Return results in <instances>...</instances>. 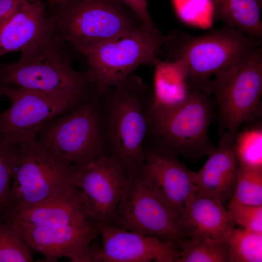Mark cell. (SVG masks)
Returning a JSON list of instances; mask_svg holds the SVG:
<instances>
[{
    "mask_svg": "<svg viewBox=\"0 0 262 262\" xmlns=\"http://www.w3.org/2000/svg\"><path fill=\"white\" fill-rule=\"evenodd\" d=\"M214 16L258 41L262 37V0H211Z\"/></svg>",
    "mask_w": 262,
    "mask_h": 262,
    "instance_id": "obj_21",
    "label": "cell"
},
{
    "mask_svg": "<svg viewBox=\"0 0 262 262\" xmlns=\"http://www.w3.org/2000/svg\"><path fill=\"white\" fill-rule=\"evenodd\" d=\"M217 108L219 145H232L242 125L262 115V46L231 76L204 87Z\"/></svg>",
    "mask_w": 262,
    "mask_h": 262,
    "instance_id": "obj_8",
    "label": "cell"
},
{
    "mask_svg": "<svg viewBox=\"0 0 262 262\" xmlns=\"http://www.w3.org/2000/svg\"><path fill=\"white\" fill-rule=\"evenodd\" d=\"M1 221L40 227H62L98 222L75 184L43 200L14 209Z\"/></svg>",
    "mask_w": 262,
    "mask_h": 262,
    "instance_id": "obj_16",
    "label": "cell"
},
{
    "mask_svg": "<svg viewBox=\"0 0 262 262\" xmlns=\"http://www.w3.org/2000/svg\"><path fill=\"white\" fill-rule=\"evenodd\" d=\"M215 108L211 94L193 87L180 105L148 115L150 133L157 143L189 160L208 156L216 147L208 133Z\"/></svg>",
    "mask_w": 262,
    "mask_h": 262,
    "instance_id": "obj_6",
    "label": "cell"
},
{
    "mask_svg": "<svg viewBox=\"0 0 262 262\" xmlns=\"http://www.w3.org/2000/svg\"><path fill=\"white\" fill-rule=\"evenodd\" d=\"M96 262H175L173 242L143 235L114 225H100Z\"/></svg>",
    "mask_w": 262,
    "mask_h": 262,
    "instance_id": "obj_15",
    "label": "cell"
},
{
    "mask_svg": "<svg viewBox=\"0 0 262 262\" xmlns=\"http://www.w3.org/2000/svg\"><path fill=\"white\" fill-rule=\"evenodd\" d=\"M196 172L197 193L223 203L232 195L238 164L232 145H218Z\"/></svg>",
    "mask_w": 262,
    "mask_h": 262,
    "instance_id": "obj_19",
    "label": "cell"
},
{
    "mask_svg": "<svg viewBox=\"0 0 262 262\" xmlns=\"http://www.w3.org/2000/svg\"><path fill=\"white\" fill-rule=\"evenodd\" d=\"M183 37L172 59L182 62L192 87L228 78L261 46V41L227 25L201 36Z\"/></svg>",
    "mask_w": 262,
    "mask_h": 262,
    "instance_id": "obj_3",
    "label": "cell"
},
{
    "mask_svg": "<svg viewBox=\"0 0 262 262\" xmlns=\"http://www.w3.org/2000/svg\"><path fill=\"white\" fill-rule=\"evenodd\" d=\"M18 145L0 140V220L6 213Z\"/></svg>",
    "mask_w": 262,
    "mask_h": 262,
    "instance_id": "obj_27",
    "label": "cell"
},
{
    "mask_svg": "<svg viewBox=\"0 0 262 262\" xmlns=\"http://www.w3.org/2000/svg\"><path fill=\"white\" fill-rule=\"evenodd\" d=\"M175 262H229L226 241L183 238L174 243Z\"/></svg>",
    "mask_w": 262,
    "mask_h": 262,
    "instance_id": "obj_23",
    "label": "cell"
},
{
    "mask_svg": "<svg viewBox=\"0 0 262 262\" xmlns=\"http://www.w3.org/2000/svg\"><path fill=\"white\" fill-rule=\"evenodd\" d=\"M239 131L232 146L240 168L262 171V124L260 119Z\"/></svg>",
    "mask_w": 262,
    "mask_h": 262,
    "instance_id": "obj_22",
    "label": "cell"
},
{
    "mask_svg": "<svg viewBox=\"0 0 262 262\" xmlns=\"http://www.w3.org/2000/svg\"><path fill=\"white\" fill-rule=\"evenodd\" d=\"M111 225L174 243L186 237L179 214L138 175L130 179Z\"/></svg>",
    "mask_w": 262,
    "mask_h": 262,
    "instance_id": "obj_11",
    "label": "cell"
},
{
    "mask_svg": "<svg viewBox=\"0 0 262 262\" xmlns=\"http://www.w3.org/2000/svg\"><path fill=\"white\" fill-rule=\"evenodd\" d=\"M32 250L47 262L66 257L72 262H96L100 243V224L91 221L62 227L12 224Z\"/></svg>",
    "mask_w": 262,
    "mask_h": 262,
    "instance_id": "obj_12",
    "label": "cell"
},
{
    "mask_svg": "<svg viewBox=\"0 0 262 262\" xmlns=\"http://www.w3.org/2000/svg\"><path fill=\"white\" fill-rule=\"evenodd\" d=\"M48 16L64 40L81 51L138 29V17L117 0H68Z\"/></svg>",
    "mask_w": 262,
    "mask_h": 262,
    "instance_id": "obj_4",
    "label": "cell"
},
{
    "mask_svg": "<svg viewBox=\"0 0 262 262\" xmlns=\"http://www.w3.org/2000/svg\"><path fill=\"white\" fill-rule=\"evenodd\" d=\"M74 168V183L96 219L100 225L112 224L130 179L108 154Z\"/></svg>",
    "mask_w": 262,
    "mask_h": 262,
    "instance_id": "obj_13",
    "label": "cell"
},
{
    "mask_svg": "<svg viewBox=\"0 0 262 262\" xmlns=\"http://www.w3.org/2000/svg\"><path fill=\"white\" fill-rule=\"evenodd\" d=\"M24 0H0V29Z\"/></svg>",
    "mask_w": 262,
    "mask_h": 262,
    "instance_id": "obj_31",
    "label": "cell"
},
{
    "mask_svg": "<svg viewBox=\"0 0 262 262\" xmlns=\"http://www.w3.org/2000/svg\"><path fill=\"white\" fill-rule=\"evenodd\" d=\"M29 0V1H32V0Z\"/></svg>",
    "mask_w": 262,
    "mask_h": 262,
    "instance_id": "obj_34",
    "label": "cell"
},
{
    "mask_svg": "<svg viewBox=\"0 0 262 262\" xmlns=\"http://www.w3.org/2000/svg\"><path fill=\"white\" fill-rule=\"evenodd\" d=\"M10 106L0 113V140L16 145L32 142L49 121L95 95L57 94L0 85Z\"/></svg>",
    "mask_w": 262,
    "mask_h": 262,
    "instance_id": "obj_10",
    "label": "cell"
},
{
    "mask_svg": "<svg viewBox=\"0 0 262 262\" xmlns=\"http://www.w3.org/2000/svg\"><path fill=\"white\" fill-rule=\"evenodd\" d=\"M175 36L164 35L158 29L142 25L128 35L81 50L98 94L103 96L127 80L139 66L152 64L162 46Z\"/></svg>",
    "mask_w": 262,
    "mask_h": 262,
    "instance_id": "obj_7",
    "label": "cell"
},
{
    "mask_svg": "<svg viewBox=\"0 0 262 262\" xmlns=\"http://www.w3.org/2000/svg\"><path fill=\"white\" fill-rule=\"evenodd\" d=\"M154 67L153 89L148 115L170 110L181 104L192 88L186 68L178 59L152 61Z\"/></svg>",
    "mask_w": 262,
    "mask_h": 262,
    "instance_id": "obj_20",
    "label": "cell"
},
{
    "mask_svg": "<svg viewBox=\"0 0 262 262\" xmlns=\"http://www.w3.org/2000/svg\"><path fill=\"white\" fill-rule=\"evenodd\" d=\"M58 33L41 0H23L0 29V58L46 41Z\"/></svg>",
    "mask_w": 262,
    "mask_h": 262,
    "instance_id": "obj_17",
    "label": "cell"
},
{
    "mask_svg": "<svg viewBox=\"0 0 262 262\" xmlns=\"http://www.w3.org/2000/svg\"><path fill=\"white\" fill-rule=\"evenodd\" d=\"M185 237L193 240L226 241L235 224L220 200L195 194L180 215Z\"/></svg>",
    "mask_w": 262,
    "mask_h": 262,
    "instance_id": "obj_18",
    "label": "cell"
},
{
    "mask_svg": "<svg viewBox=\"0 0 262 262\" xmlns=\"http://www.w3.org/2000/svg\"><path fill=\"white\" fill-rule=\"evenodd\" d=\"M2 97V95H1V94L0 93V98L1 97Z\"/></svg>",
    "mask_w": 262,
    "mask_h": 262,
    "instance_id": "obj_33",
    "label": "cell"
},
{
    "mask_svg": "<svg viewBox=\"0 0 262 262\" xmlns=\"http://www.w3.org/2000/svg\"><path fill=\"white\" fill-rule=\"evenodd\" d=\"M32 250L12 224L0 221V262H31Z\"/></svg>",
    "mask_w": 262,
    "mask_h": 262,
    "instance_id": "obj_25",
    "label": "cell"
},
{
    "mask_svg": "<svg viewBox=\"0 0 262 262\" xmlns=\"http://www.w3.org/2000/svg\"><path fill=\"white\" fill-rule=\"evenodd\" d=\"M66 43L57 33L22 50L17 60L0 64V85L51 94H97L87 71L72 67Z\"/></svg>",
    "mask_w": 262,
    "mask_h": 262,
    "instance_id": "obj_2",
    "label": "cell"
},
{
    "mask_svg": "<svg viewBox=\"0 0 262 262\" xmlns=\"http://www.w3.org/2000/svg\"><path fill=\"white\" fill-rule=\"evenodd\" d=\"M230 200L245 205L262 206V171L238 167Z\"/></svg>",
    "mask_w": 262,
    "mask_h": 262,
    "instance_id": "obj_26",
    "label": "cell"
},
{
    "mask_svg": "<svg viewBox=\"0 0 262 262\" xmlns=\"http://www.w3.org/2000/svg\"><path fill=\"white\" fill-rule=\"evenodd\" d=\"M151 97L146 84L132 75L103 96L107 154L130 179L143 165Z\"/></svg>",
    "mask_w": 262,
    "mask_h": 262,
    "instance_id": "obj_1",
    "label": "cell"
},
{
    "mask_svg": "<svg viewBox=\"0 0 262 262\" xmlns=\"http://www.w3.org/2000/svg\"><path fill=\"white\" fill-rule=\"evenodd\" d=\"M227 210L235 224L249 230L262 233V206L245 205L230 200Z\"/></svg>",
    "mask_w": 262,
    "mask_h": 262,
    "instance_id": "obj_29",
    "label": "cell"
},
{
    "mask_svg": "<svg viewBox=\"0 0 262 262\" xmlns=\"http://www.w3.org/2000/svg\"><path fill=\"white\" fill-rule=\"evenodd\" d=\"M35 140L74 168L107 154L103 96L94 95L54 118L41 129Z\"/></svg>",
    "mask_w": 262,
    "mask_h": 262,
    "instance_id": "obj_5",
    "label": "cell"
},
{
    "mask_svg": "<svg viewBox=\"0 0 262 262\" xmlns=\"http://www.w3.org/2000/svg\"><path fill=\"white\" fill-rule=\"evenodd\" d=\"M226 241L229 262H262V233L234 228Z\"/></svg>",
    "mask_w": 262,
    "mask_h": 262,
    "instance_id": "obj_24",
    "label": "cell"
},
{
    "mask_svg": "<svg viewBox=\"0 0 262 262\" xmlns=\"http://www.w3.org/2000/svg\"><path fill=\"white\" fill-rule=\"evenodd\" d=\"M178 16L184 21L208 26L214 16L211 0H171Z\"/></svg>",
    "mask_w": 262,
    "mask_h": 262,
    "instance_id": "obj_28",
    "label": "cell"
},
{
    "mask_svg": "<svg viewBox=\"0 0 262 262\" xmlns=\"http://www.w3.org/2000/svg\"><path fill=\"white\" fill-rule=\"evenodd\" d=\"M138 175L180 217L188 200L197 193L196 172L188 169L176 154L157 143L145 148L143 165Z\"/></svg>",
    "mask_w": 262,
    "mask_h": 262,
    "instance_id": "obj_14",
    "label": "cell"
},
{
    "mask_svg": "<svg viewBox=\"0 0 262 262\" xmlns=\"http://www.w3.org/2000/svg\"><path fill=\"white\" fill-rule=\"evenodd\" d=\"M68 0H48L47 3L50 8L56 7Z\"/></svg>",
    "mask_w": 262,
    "mask_h": 262,
    "instance_id": "obj_32",
    "label": "cell"
},
{
    "mask_svg": "<svg viewBox=\"0 0 262 262\" xmlns=\"http://www.w3.org/2000/svg\"><path fill=\"white\" fill-rule=\"evenodd\" d=\"M74 170L66 160L37 141L18 145L7 211L2 218L14 209L43 200L74 184Z\"/></svg>",
    "mask_w": 262,
    "mask_h": 262,
    "instance_id": "obj_9",
    "label": "cell"
},
{
    "mask_svg": "<svg viewBox=\"0 0 262 262\" xmlns=\"http://www.w3.org/2000/svg\"><path fill=\"white\" fill-rule=\"evenodd\" d=\"M129 8L139 19L142 25L147 28L156 30L148 10L147 0H117Z\"/></svg>",
    "mask_w": 262,
    "mask_h": 262,
    "instance_id": "obj_30",
    "label": "cell"
}]
</instances>
